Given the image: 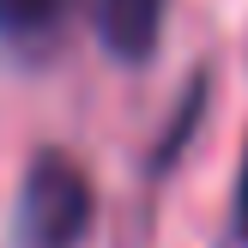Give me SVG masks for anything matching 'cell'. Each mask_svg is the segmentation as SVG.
Here are the masks:
<instances>
[{
  "instance_id": "cell-2",
  "label": "cell",
  "mask_w": 248,
  "mask_h": 248,
  "mask_svg": "<svg viewBox=\"0 0 248 248\" xmlns=\"http://www.w3.org/2000/svg\"><path fill=\"white\" fill-rule=\"evenodd\" d=\"M164 12L170 0H97V36L115 61L145 67L157 55V36H164Z\"/></svg>"
},
{
  "instance_id": "cell-3",
  "label": "cell",
  "mask_w": 248,
  "mask_h": 248,
  "mask_svg": "<svg viewBox=\"0 0 248 248\" xmlns=\"http://www.w3.org/2000/svg\"><path fill=\"white\" fill-rule=\"evenodd\" d=\"M61 18H67V0H0V43L18 55H43Z\"/></svg>"
},
{
  "instance_id": "cell-1",
  "label": "cell",
  "mask_w": 248,
  "mask_h": 248,
  "mask_svg": "<svg viewBox=\"0 0 248 248\" xmlns=\"http://www.w3.org/2000/svg\"><path fill=\"white\" fill-rule=\"evenodd\" d=\"M97 194L67 152H36L12 200V248H79L91 230Z\"/></svg>"
}]
</instances>
